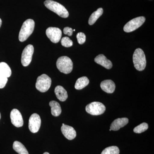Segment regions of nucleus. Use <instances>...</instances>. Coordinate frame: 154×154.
<instances>
[{"instance_id":"obj_29","label":"nucleus","mask_w":154,"mask_h":154,"mask_svg":"<svg viewBox=\"0 0 154 154\" xmlns=\"http://www.w3.org/2000/svg\"><path fill=\"white\" fill-rule=\"evenodd\" d=\"M50 154L49 153L47 152H45L44 154Z\"/></svg>"},{"instance_id":"obj_5","label":"nucleus","mask_w":154,"mask_h":154,"mask_svg":"<svg viewBox=\"0 0 154 154\" xmlns=\"http://www.w3.org/2000/svg\"><path fill=\"white\" fill-rule=\"evenodd\" d=\"M51 84V79L47 75L42 74L37 78L36 88L38 91L44 93L49 90Z\"/></svg>"},{"instance_id":"obj_32","label":"nucleus","mask_w":154,"mask_h":154,"mask_svg":"<svg viewBox=\"0 0 154 154\" xmlns=\"http://www.w3.org/2000/svg\"><path fill=\"white\" fill-rule=\"evenodd\" d=\"M73 31H75V29H74V30H73Z\"/></svg>"},{"instance_id":"obj_11","label":"nucleus","mask_w":154,"mask_h":154,"mask_svg":"<svg viewBox=\"0 0 154 154\" xmlns=\"http://www.w3.org/2000/svg\"><path fill=\"white\" fill-rule=\"evenodd\" d=\"M11 121L12 124L17 127H21L24 124L21 113L17 109H14L11 113Z\"/></svg>"},{"instance_id":"obj_9","label":"nucleus","mask_w":154,"mask_h":154,"mask_svg":"<svg viewBox=\"0 0 154 154\" xmlns=\"http://www.w3.org/2000/svg\"><path fill=\"white\" fill-rule=\"evenodd\" d=\"M41 124V118L38 114L34 113L31 115L29 118L28 127L31 132L35 133L38 132Z\"/></svg>"},{"instance_id":"obj_27","label":"nucleus","mask_w":154,"mask_h":154,"mask_svg":"<svg viewBox=\"0 0 154 154\" xmlns=\"http://www.w3.org/2000/svg\"><path fill=\"white\" fill-rule=\"evenodd\" d=\"M73 31V29L69 27H66L63 29L64 33L69 36H71L72 35Z\"/></svg>"},{"instance_id":"obj_16","label":"nucleus","mask_w":154,"mask_h":154,"mask_svg":"<svg viewBox=\"0 0 154 154\" xmlns=\"http://www.w3.org/2000/svg\"><path fill=\"white\" fill-rule=\"evenodd\" d=\"M54 93L57 99L61 102H64L68 98L67 91L62 86H57L54 90Z\"/></svg>"},{"instance_id":"obj_23","label":"nucleus","mask_w":154,"mask_h":154,"mask_svg":"<svg viewBox=\"0 0 154 154\" xmlns=\"http://www.w3.org/2000/svg\"><path fill=\"white\" fill-rule=\"evenodd\" d=\"M149 125L146 122L141 123L138 126L136 127L134 129V132L135 133L140 134L144 132L148 129Z\"/></svg>"},{"instance_id":"obj_12","label":"nucleus","mask_w":154,"mask_h":154,"mask_svg":"<svg viewBox=\"0 0 154 154\" xmlns=\"http://www.w3.org/2000/svg\"><path fill=\"white\" fill-rule=\"evenodd\" d=\"M61 130L65 137L69 140L74 139L76 136V132L72 127L66 125L63 123Z\"/></svg>"},{"instance_id":"obj_17","label":"nucleus","mask_w":154,"mask_h":154,"mask_svg":"<svg viewBox=\"0 0 154 154\" xmlns=\"http://www.w3.org/2000/svg\"><path fill=\"white\" fill-rule=\"evenodd\" d=\"M49 105L51 107V113L54 116H59L61 113V108L59 103L55 101L50 102Z\"/></svg>"},{"instance_id":"obj_19","label":"nucleus","mask_w":154,"mask_h":154,"mask_svg":"<svg viewBox=\"0 0 154 154\" xmlns=\"http://www.w3.org/2000/svg\"><path fill=\"white\" fill-rule=\"evenodd\" d=\"M13 148L19 154H29L25 146L18 141L14 142L13 144Z\"/></svg>"},{"instance_id":"obj_30","label":"nucleus","mask_w":154,"mask_h":154,"mask_svg":"<svg viewBox=\"0 0 154 154\" xmlns=\"http://www.w3.org/2000/svg\"><path fill=\"white\" fill-rule=\"evenodd\" d=\"M1 113H0V119H1Z\"/></svg>"},{"instance_id":"obj_26","label":"nucleus","mask_w":154,"mask_h":154,"mask_svg":"<svg viewBox=\"0 0 154 154\" xmlns=\"http://www.w3.org/2000/svg\"><path fill=\"white\" fill-rule=\"evenodd\" d=\"M8 81V78L0 73V89L5 88Z\"/></svg>"},{"instance_id":"obj_4","label":"nucleus","mask_w":154,"mask_h":154,"mask_svg":"<svg viewBox=\"0 0 154 154\" xmlns=\"http://www.w3.org/2000/svg\"><path fill=\"white\" fill-rule=\"evenodd\" d=\"M57 67L61 72L68 74L71 72L73 69V63L70 58L62 56L58 59L56 63Z\"/></svg>"},{"instance_id":"obj_2","label":"nucleus","mask_w":154,"mask_h":154,"mask_svg":"<svg viewBox=\"0 0 154 154\" xmlns=\"http://www.w3.org/2000/svg\"><path fill=\"white\" fill-rule=\"evenodd\" d=\"M35 27V22L33 19H28L23 23L19 32V38L20 42H24L30 36Z\"/></svg>"},{"instance_id":"obj_14","label":"nucleus","mask_w":154,"mask_h":154,"mask_svg":"<svg viewBox=\"0 0 154 154\" xmlns=\"http://www.w3.org/2000/svg\"><path fill=\"white\" fill-rule=\"evenodd\" d=\"M101 89L108 94H112L115 91L116 86L115 83L111 80L103 81L100 85Z\"/></svg>"},{"instance_id":"obj_3","label":"nucleus","mask_w":154,"mask_h":154,"mask_svg":"<svg viewBox=\"0 0 154 154\" xmlns=\"http://www.w3.org/2000/svg\"><path fill=\"white\" fill-rule=\"evenodd\" d=\"M133 61L134 67L139 71L143 70L146 64V56L143 51L141 48H137L135 50Z\"/></svg>"},{"instance_id":"obj_15","label":"nucleus","mask_w":154,"mask_h":154,"mask_svg":"<svg viewBox=\"0 0 154 154\" xmlns=\"http://www.w3.org/2000/svg\"><path fill=\"white\" fill-rule=\"evenodd\" d=\"M94 61L96 63L99 64L108 69H111L113 66L112 62L107 59L105 55L102 54L97 56L94 59Z\"/></svg>"},{"instance_id":"obj_22","label":"nucleus","mask_w":154,"mask_h":154,"mask_svg":"<svg viewBox=\"0 0 154 154\" xmlns=\"http://www.w3.org/2000/svg\"><path fill=\"white\" fill-rule=\"evenodd\" d=\"M119 149L116 146H111L105 148L101 154H119Z\"/></svg>"},{"instance_id":"obj_28","label":"nucleus","mask_w":154,"mask_h":154,"mask_svg":"<svg viewBox=\"0 0 154 154\" xmlns=\"http://www.w3.org/2000/svg\"><path fill=\"white\" fill-rule=\"evenodd\" d=\"M2 25V19H0V28H1V26Z\"/></svg>"},{"instance_id":"obj_18","label":"nucleus","mask_w":154,"mask_h":154,"mask_svg":"<svg viewBox=\"0 0 154 154\" xmlns=\"http://www.w3.org/2000/svg\"><path fill=\"white\" fill-rule=\"evenodd\" d=\"M89 80L87 77L84 76L79 78L75 84V88L77 90H82L88 85Z\"/></svg>"},{"instance_id":"obj_8","label":"nucleus","mask_w":154,"mask_h":154,"mask_svg":"<svg viewBox=\"0 0 154 154\" xmlns=\"http://www.w3.org/2000/svg\"><path fill=\"white\" fill-rule=\"evenodd\" d=\"M34 52V48L31 45H27L24 48L21 57V63L24 66H27L30 64L32 59Z\"/></svg>"},{"instance_id":"obj_7","label":"nucleus","mask_w":154,"mask_h":154,"mask_svg":"<svg viewBox=\"0 0 154 154\" xmlns=\"http://www.w3.org/2000/svg\"><path fill=\"white\" fill-rule=\"evenodd\" d=\"M145 21L146 18L143 17H137L130 20L124 26L123 29L125 32L129 33L137 30L143 25Z\"/></svg>"},{"instance_id":"obj_10","label":"nucleus","mask_w":154,"mask_h":154,"mask_svg":"<svg viewBox=\"0 0 154 154\" xmlns=\"http://www.w3.org/2000/svg\"><path fill=\"white\" fill-rule=\"evenodd\" d=\"M46 34L51 41L53 43H56L60 41L62 31L59 28L49 27L46 30Z\"/></svg>"},{"instance_id":"obj_24","label":"nucleus","mask_w":154,"mask_h":154,"mask_svg":"<svg viewBox=\"0 0 154 154\" xmlns=\"http://www.w3.org/2000/svg\"><path fill=\"white\" fill-rule=\"evenodd\" d=\"M62 45L65 47H71L73 45V42L69 37H64L61 40Z\"/></svg>"},{"instance_id":"obj_6","label":"nucleus","mask_w":154,"mask_h":154,"mask_svg":"<svg viewBox=\"0 0 154 154\" xmlns=\"http://www.w3.org/2000/svg\"><path fill=\"white\" fill-rule=\"evenodd\" d=\"M106 107L101 102H91L87 105L86 110L88 113L92 115L98 116L103 114L105 112Z\"/></svg>"},{"instance_id":"obj_1","label":"nucleus","mask_w":154,"mask_h":154,"mask_svg":"<svg viewBox=\"0 0 154 154\" xmlns=\"http://www.w3.org/2000/svg\"><path fill=\"white\" fill-rule=\"evenodd\" d=\"M44 5L48 9L63 18L69 17V13L66 8L59 3L52 1L46 0L44 2Z\"/></svg>"},{"instance_id":"obj_13","label":"nucleus","mask_w":154,"mask_h":154,"mask_svg":"<svg viewBox=\"0 0 154 154\" xmlns=\"http://www.w3.org/2000/svg\"><path fill=\"white\" fill-rule=\"evenodd\" d=\"M128 119L127 118H118L115 119L111 123L110 129L111 130L116 131L123 127L128 123Z\"/></svg>"},{"instance_id":"obj_31","label":"nucleus","mask_w":154,"mask_h":154,"mask_svg":"<svg viewBox=\"0 0 154 154\" xmlns=\"http://www.w3.org/2000/svg\"><path fill=\"white\" fill-rule=\"evenodd\" d=\"M109 131H111V129H110V130H109Z\"/></svg>"},{"instance_id":"obj_25","label":"nucleus","mask_w":154,"mask_h":154,"mask_svg":"<svg viewBox=\"0 0 154 154\" xmlns=\"http://www.w3.org/2000/svg\"><path fill=\"white\" fill-rule=\"evenodd\" d=\"M77 38L79 44H83L85 42L86 37L85 33L80 32L77 34Z\"/></svg>"},{"instance_id":"obj_20","label":"nucleus","mask_w":154,"mask_h":154,"mask_svg":"<svg viewBox=\"0 0 154 154\" xmlns=\"http://www.w3.org/2000/svg\"><path fill=\"white\" fill-rule=\"evenodd\" d=\"M103 13V10L102 8H99L95 12H94L89 18L88 23L90 25H94L97 19L101 17Z\"/></svg>"},{"instance_id":"obj_21","label":"nucleus","mask_w":154,"mask_h":154,"mask_svg":"<svg viewBox=\"0 0 154 154\" xmlns=\"http://www.w3.org/2000/svg\"><path fill=\"white\" fill-rule=\"evenodd\" d=\"M0 73L7 78L11 76L12 72L8 64L5 62L0 63Z\"/></svg>"}]
</instances>
